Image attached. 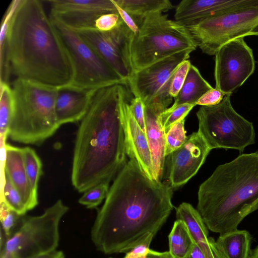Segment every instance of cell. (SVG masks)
<instances>
[{
	"label": "cell",
	"instance_id": "cell-5",
	"mask_svg": "<svg viewBox=\"0 0 258 258\" xmlns=\"http://www.w3.org/2000/svg\"><path fill=\"white\" fill-rule=\"evenodd\" d=\"M12 88L14 105L9 138L40 146L60 126L55 113L58 88L19 79L13 81Z\"/></svg>",
	"mask_w": 258,
	"mask_h": 258
},
{
	"label": "cell",
	"instance_id": "cell-3",
	"mask_svg": "<svg viewBox=\"0 0 258 258\" xmlns=\"http://www.w3.org/2000/svg\"><path fill=\"white\" fill-rule=\"evenodd\" d=\"M6 44L11 74L16 79L57 88L71 84L69 54L41 1L20 0Z\"/></svg>",
	"mask_w": 258,
	"mask_h": 258
},
{
	"label": "cell",
	"instance_id": "cell-10",
	"mask_svg": "<svg viewBox=\"0 0 258 258\" xmlns=\"http://www.w3.org/2000/svg\"><path fill=\"white\" fill-rule=\"evenodd\" d=\"M258 24V5L230 12L186 28L197 47L215 55L226 43L250 36Z\"/></svg>",
	"mask_w": 258,
	"mask_h": 258
},
{
	"label": "cell",
	"instance_id": "cell-40",
	"mask_svg": "<svg viewBox=\"0 0 258 258\" xmlns=\"http://www.w3.org/2000/svg\"><path fill=\"white\" fill-rule=\"evenodd\" d=\"M147 258H172V257L169 251L158 252L150 249Z\"/></svg>",
	"mask_w": 258,
	"mask_h": 258
},
{
	"label": "cell",
	"instance_id": "cell-11",
	"mask_svg": "<svg viewBox=\"0 0 258 258\" xmlns=\"http://www.w3.org/2000/svg\"><path fill=\"white\" fill-rule=\"evenodd\" d=\"M191 52H179L134 73L127 85L135 97L140 98L145 107L164 112L172 101L169 91L174 73Z\"/></svg>",
	"mask_w": 258,
	"mask_h": 258
},
{
	"label": "cell",
	"instance_id": "cell-31",
	"mask_svg": "<svg viewBox=\"0 0 258 258\" xmlns=\"http://www.w3.org/2000/svg\"><path fill=\"white\" fill-rule=\"evenodd\" d=\"M191 63L188 59L182 62L176 69L172 79L169 93L174 98L178 95L186 79Z\"/></svg>",
	"mask_w": 258,
	"mask_h": 258
},
{
	"label": "cell",
	"instance_id": "cell-26",
	"mask_svg": "<svg viewBox=\"0 0 258 258\" xmlns=\"http://www.w3.org/2000/svg\"><path fill=\"white\" fill-rule=\"evenodd\" d=\"M25 167L33 197L38 200V181L42 173V162L35 150L23 148Z\"/></svg>",
	"mask_w": 258,
	"mask_h": 258
},
{
	"label": "cell",
	"instance_id": "cell-22",
	"mask_svg": "<svg viewBox=\"0 0 258 258\" xmlns=\"http://www.w3.org/2000/svg\"><path fill=\"white\" fill-rule=\"evenodd\" d=\"M213 88L203 77L197 67L191 64L184 83L178 95L174 98L171 110L183 104H195L207 92Z\"/></svg>",
	"mask_w": 258,
	"mask_h": 258
},
{
	"label": "cell",
	"instance_id": "cell-25",
	"mask_svg": "<svg viewBox=\"0 0 258 258\" xmlns=\"http://www.w3.org/2000/svg\"><path fill=\"white\" fill-rule=\"evenodd\" d=\"M0 133L1 144L5 145L9 137L10 126L13 116L14 97L9 83L0 82Z\"/></svg>",
	"mask_w": 258,
	"mask_h": 258
},
{
	"label": "cell",
	"instance_id": "cell-7",
	"mask_svg": "<svg viewBox=\"0 0 258 258\" xmlns=\"http://www.w3.org/2000/svg\"><path fill=\"white\" fill-rule=\"evenodd\" d=\"M69 209L58 200L40 215L23 219L19 229L6 241L1 258H30L55 250L60 221Z\"/></svg>",
	"mask_w": 258,
	"mask_h": 258
},
{
	"label": "cell",
	"instance_id": "cell-15",
	"mask_svg": "<svg viewBox=\"0 0 258 258\" xmlns=\"http://www.w3.org/2000/svg\"><path fill=\"white\" fill-rule=\"evenodd\" d=\"M211 150L198 132L187 136L185 142L169 155L170 186L176 188L186 183L197 173Z\"/></svg>",
	"mask_w": 258,
	"mask_h": 258
},
{
	"label": "cell",
	"instance_id": "cell-33",
	"mask_svg": "<svg viewBox=\"0 0 258 258\" xmlns=\"http://www.w3.org/2000/svg\"><path fill=\"white\" fill-rule=\"evenodd\" d=\"M121 21L118 13L104 14L96 20L95 27L100 31H109L115 28Z\"/></svg>",
	"mask_w": 258,
	"mask_h": 258
},
{
	"label": "cell",
	"instance_id": "cell-29",
	"mask_svg": "<svg viewBox=\"0 0 258 258\" xmlns=\"http://www.w3.org/2000/svg\"><path fill=\"white\" fill-rule=\"evenodd\" d=\"M109 183L97 184L85 191L79 199V203L89 209L98 207L106 199L109 191Z\"/></svg>",
	"mask_w": 258,
	"mask_h": 258
},
{
	"label": "cell",
	"instance_id": "cell-28",
	"mask_svg": "<svg viewBox=\"0 0 258 258\" xmlns=\"http://www.w3.org/2000/svg\"><path fill=\"white\" fill-rule=\"evenodd\" d=\"M184 119L173 124L165 134V155L169 156L180 148L187 137L184 129Z\"/></svg>",
	"mask_w": 258,
	"mask_h": 258
},
{
	"label": "cell",
	"instance_id": "cell-9",
	"mask_svg": "<svg viewBox=\"0 0 258 258\" xmlns=\"http://www.w3.org/2000/svg\"><path fill=\"white\" fill-rule=\"evenodd\" d=\"M50 18L64 45L72 63L73 78L68 86L88 90H98L116 84L127 85V82L76 31Z\"/></svg>",
	"mask_w": 258,
	"mask_h": 258
},
{
	"label": "cell",
	"instance_id": "cell-38",
	"mask_svg": "<svg viewBox=\"0 0 258 258\" xmlns=\"http://www.w3.org/2000/svg\"><path fill=\"white\" fill-rule=\"evenodd\" d=\"M185 258H207L204 252L195 243Z\"/></svg>",
	"mask_w": 258,
	"mask_h": 258
},
{
	"label": "cell",
	"instance_id": "cell-20",
	"mask_svg": "<svg viewBox=\"0 0 258 258\" xmlns=\"http://www.w3.org/2000/svg\"><path fill=\"white\" fill-rule=\"evenodd\" d=\"M145 106L146 135L150 147L154 179L161 180L165 159V132L161 114Z\"/></svg>",
	"mask_w": 258,
	"mask_h": 258
},
{
	"label": "cell",
	"instance_id": "cell-42",
	"mask_svg": "<svg viewBox=\"0 0 258 258\" xmlns=\"http://www.w3.org/2000/svg\"><path fill=\"white\" fill-rule=\"evenodd\" d=\"M250 35H258V24L252 30Z\"/></svg>",
	"mask_w": 258,
	"mask_h": 258
},
{
	"label": "cell",
	"instance_id": "cell-12",
	"mask_svg": "<svg viewBox=\"0 0 258 258\" xmlns=\"http://www.w3.org/2000/svg\"><path fill=\"white\" fill-rule=\"evenodd\" d=\"M215 56L216 88L231 95L254 72L253 51L243 38H239L223 45Z\"/></svg>",
	"mask_w": 258,
	"mask_h": 258
},
{
	"label": "cell",
	"instance_id": "cell-18",
	"mask_svg": "<svg viewBox=\"0 0 258 258\" xmlns=\"http://www.w3.org/2000/svg\"><path fill=\"white\" fill-rule=\"evenodd\" d=\"M97 90H82L69 86L58 88L55 103L57 123L60 126L81 121L86 114Z\"/></svg>",
	"mask_w": 258,
	"mask_h": 258
},
{
	"label": "cell",
	"instance_id": "cell-14",
	"mask_svg": "<svg viewBox=\"0 0 258 258\" xmlns=\"http://www.w3.org/2000/svg\"><path fill=\"white\" fill-rule=\"evenodd\" d=\"M49 17L75 31L95 28L101 16L118 13L112 0H48Z\"/></svg>",
	"mask_w": 258,
	"mask_h": 258
},
{
	"label": "cell",
	"instance_id": "cell-13",
	"mask_svg": "<svg viewBox=\"0 0 258 258\" xmlns=\"http://www.w3.org/2000/svg\"><path fill=\"white\" fill-rule=\"evenodd\" d=\"M76 31L128 84L133 74L130 48L134 33L122 20L109 31H100L96 28Z\"/></svg>",
	"mask_w": 258,
	"mask_h": 258
},
{
	"label": "cell",
	"instance_id": "cell-4",
	"mask_svg": "<svg viewBox=\"0 0 258 258\" xmlns=\"http://www.w3.org/2000/svg\"><path fill=\"white\" fill-rule=\"evenodd\" d=\"M197 211L208 229L219 234L237 230L258 210V151L219 165L200 186Z\"/></svg>",
	"mask_w": 258,
	"mask_h": 258
},
{
	"label": "cell",
	"instance_id": "cell-8",
	"mask_svg": "<svg viewBox=\"0 0 258 258\" xmlns=\"http://www.w3.org/2000/svg\"><path fill=\"white\" fill-rule=\"evenodd\" d=\"M231 95H226L218 104L201 106L197 112L198 132L211 150L235 149L242 152L255 143L252 122L238 114L232 106Z\"/></svg>",
	"mask_w": 258,
	"mask_h": 258
},
{
	"label": "cell",
	"instance_id": "cell-2",
	"mask_svg": "<svg viewBox=\"0 0 258 258\" xmlns=\"http://www.w3.org/2000/svg\"><path fill=\"white\" fill-rule=\"evenodd\" d=\"M122 84L96 91L81 120L75 143L71 182L79 192L109 183L127 156L119 97Z\"/></svg>",
	"mask_w": 258,
	"mask_h": 258
},
{
	"label": "cell",
	"instance_id": "cell-17",
	"mask_svg": "<svg viewBox=\"0 0 258 258\" xmlns=\"http://www.w3.org/2000/svg\"><path fill=\"white\" fill-rule=\"evenodd\" d=\"M258 5V0H183L176 6L174 19L186 28L230 12Z\"/></svg>",
	"mask_w": 258,
	"mask_h": 258
},
{
	"label": "cell",
	"instance_id": "cell-39",
	"mask_svg": "<svg viewBox=\"0 0 258 258\" xmlns=\"http://www.w3.org/2000/svg\"><path fill=\"white\" fill-rule=\"evenodd\" d=\"M30 258H64L62 251L53 250L49 252L36 255Z\"/></svg>",
	"mask_w": 258,
	"mask_h": 258
},
{
	"label": "cell",
	"instance_id": "cell-35",
	"mask_svg": "<svg viewBox=\"0 0 258 258\" xmlns=\"http://www.w3.org/2000/svg\"><path fill=\"white\" fill-rule=\"evenodd\" d=\"M225 95L220 90L212 88L205 93L196 102V105L212 106L219 104Z\"/></svg>",
	"mask_w": 258,
	"mask_h": 258
},
{
	"label": "cell",
	"instance_id": "cell-16",
	"mask_svg": "<svg viewBox=\"0 0 258 258\" xmlns=\"http://www.w3.org/2000/svg\"><path fill=\"white\" fill-rule=\"evenodd\" d=\"M125 86L122 85L120 91L119 106L127 156L135 159L147 175L154 179L152 159L148 139L133 115L130 105L131 100L128 99Z\"/></svg>",
	"mask_w": 258,
	"mask_h": 258
},
{
	"label": "cell",
	"instance_id": "cell-24",
	"mask_svg": "<svg viewBox=\"0 0 258 258\" xmlns=\"http://www.w3.org/2000/svg\"><path fill=\"white\" fill-rule=\"evenodd\" d=\"M169 252L172 258H185L195 241L185 223L176 220L168 236Z\"/></svg>",
	"mask_w": 258,
	"mask_h": 258
},
{
	"label": "cell",
	"instance_id": "cell-19",
	"mask_svg": "<svg viewBox=\"0 0 258 258\" xmlns=\"http://www.w3.org/2000/svg\"><path fill=\"white\" fill-rule=\"evenodd\" d=\"M5 149L4 173L21 195L28 211L31 210L37 205L38 202L32 193L26 172L23 148L6 144Z\"/></svg>",
	"mask_w": 258,
	"mask_h": 258
},
{
	"label": "cell",
	"instance_id": "cell-6",
	"mask_svg": "<svg viewBox=\"0 0 258 258\" xmlns=\"http://www.w3.org/2000/svg\"><path fill=\"white\" fill-rule=\"evenodd\" d=\"M130 48L133 73L179 52L197 46L187 29L162 13L151 14L138 24Z\"/></svg>",
	"mask_w": 258,
	"mask_h": 258
},
{
	"label": "cell",
	"instance_id": "cell-36",
	"mask_svg": "<svg viewBox=\"0 0 258 258\" xmlns=\"http://www.w3.org/2000/svg\"><path fill=\"white\" fill-rule=\"evenodd\" d=\"M154 236H150L126 253L123 258H147L150 244Z\"/></svg>",
	"mask_w": 258,
	"mask_h": 258
},
{
	"label": "cell",
	"instance_id": "cell-23",
	"mask_svg": "<svg viewBox=\"0 0 258 258\" xmlns=\"http://www.w3.org/2000/svg\"><path fill=\"white\" fill-rule=\"evenodd\" d=\"M138 24L147 16L167 12L174 7L168 0H114Z\"/></svg>",
	"mask_w": 258,
	"mask_h": 258
},
{
	"label": "cell",
	"instance_id": "cell-30",
	"mask_svg": "<svg viewBox=\"0 0 258 258\" xmlns=\"http://www.w3.org/2000/svg\"><path fill=\"white\" fill-rule=\"evenodd\" d=\"M195 106V104H183L171 110L166 109L161 114V117L165 134L173 124L184 119Z\"/></svg>",
	"mask_w": 258,
	"mask_h": 258
},
{
	"label": "cell",
	"instance_id": "cell-34",
	"mask_svg": "<svg viewBox=\"0 0 258 258\" xmlns=\"http://www.w3.org/2000/svg\"><path fill=\"white\" fill-rule=\"evenodd\" d=\"M130 108L136 121L146 134L145 105L139 97L132 99L130 103Z\"/></svg>",
	"mask_w": 258,
	"mask_h": 258
},
{
	"label": "cell",
	"instance_id": "cell-1",
	"mask_svg": "<svg viewBox=\"0 0 258 258\" xmlns=\"http://www.w3.org/2000/svg\"><path fill=\"white\" fill-rule=\"evenodd\" d=\"M172 187L150 178L130 158L115 177L91 232L101 252L126 253L156 234L173 209Z\"/></svg>",
	"mask_w": 258,
	"mask_h": 258
},
{
	"label": "cell",
	"instance_id": "cell-37",
	"mask_svg": "<svg viewBox=\"0 0 258 258\" xmlns=\"http://www.w3.org/2000/svg\"><path fill=\"white\" fill-rule=\"evenodd\" d=\"M118 12V14L122 19L123 22L127 26V27L133 31L135 34L137 33L139 30V27L131 17V16L122 9L121 7L118 6L114 1L112 0Z\"/></svg>",
	"mask_w": 258,
	"mask_h": 258
},
{
	"label": "cell",
	"instance_id": "cell-32",
	"mask_svg": "<svg viewBox=\"0 0 258 258\" xmlns=\"http://www.w3.org/2000/svg\"><path fill=\"white\" fill-rule=\"evenodd\" d=\"M19 216L8 208L4 202H1L0 220L4 231L7 236H10L11 231Z\"/></svg>",
	"mask_w": 258,
	"mask_h": 258
},
{
	"label": "cell",
	"instance_id": "cell-21",
	"mask_svg": "<svg viewBox=\"0 0 258 258\" xmlns=\"http://www.w3.org/2000/svg\"><path fill=\"white\" fill-rule=\"evenodd\" d=\"M252 236L244 230L219 235L216 245L223 258H248L251 251Z\"/></svg>",
	"mask_w": 258,
	"mask_h": 258
},
{
	"label": "cell",
	"instance_id": "cell-27",
	"mask_svg": "<svg viewBox=\"0 0 258 258\" xmlns=\"http://www.w3.org/2000/svg\"><path fill=\"white\" fill-rule=\"evenodd\" d=\"M5 183L2 202L19 216L24 215L28 211L21 195L8 176L4 173Z\"/></svg>",
	"mask_w": 258,
	"mask_h": 258
},
{
	"label": "cell",
	"instance_id": "cell-41",
	"mask_svg": "<svg viewBox=\"0 0 258 258\" xmlns=\"http://www.w3.org/2000/svg\"><path fill=\"white\" fill-rule=\"evenodd\" d=\"M248 258H258V245L251 250Z\"/></svg>",
	"mask_w": 258,
	"mask_h": 258
}]
</instances>
